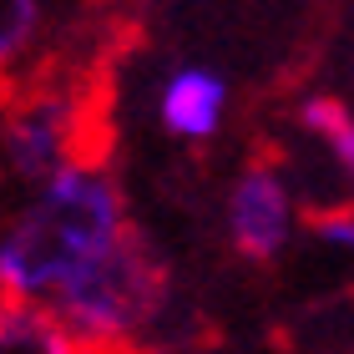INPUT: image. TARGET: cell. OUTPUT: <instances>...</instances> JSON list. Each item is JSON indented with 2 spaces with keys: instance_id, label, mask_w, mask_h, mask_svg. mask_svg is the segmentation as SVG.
<instances>
[{
  "instance_id": "cell-1",
  "label": "cell",
  "mask_w": 354,
  "mask_h": 354,
  "mask_svg": "<svg viewBox=\"0 0 354 354\" xmlns=\"http://www.w3.org/2000/svg\"><path fill=\"white\" fill-rule=\"evenodd\" d=\"M137 223L102 157L0 203V294L51 304L82 268L117 248Z\"/></svg>"
},
{
  "instance_id": "cell-2",
  "label": "cell",
  "mask_w": 354,
  "mask_h": 354,
  "mask_svg": "<svg viewBox=\"0 0 354 354\" xmlns=\"http://www.w3.org/2000/svg\"><path fill=\"white\" fill-rule=\"evenodd\" d=\"M46 309H56L61 324L96 354L147 349L142 334L167 309V268L157 248L132 228L117 248H106L91 268L76 273Z\"/></svg>"
},
{
  "instance_id": "cell-3",
  "label": "cell",
  "mask_w": 354,
  "mask_h": 354,
  "mask_svg": "<svg viewBox=\"0 0 354 354\" xmlns=\"http://www.w3.org/2000/svg\"><path fill=\"white\" fill-rule=\"evenodd\" d=\"M96 157V117L76 82L26 76L0 91V203Z\"/></svg>"
},
{
  "instance_id": "cell-4",
  "label": "cell",
  "mask_w": 354,
  "mask_h": 354,
  "mask_svg": "<svg viewBox=\"0 0 354 354\" xmlns=\"http://www.w3.org/2000/svg\"><path fill=\"white\" fill-rule=\"evenodd\" d=\"M294 218H299L294 187L273 162H248L228 187V238L253 263H268L288 248Z\"/></svg>"
},
{
  "instance_id": "cell-5",
  "label": "cell",
  "mask_w": 354,
  "mask_h": 354,
  "mask_svg": "<svg viewBox=\"0 0 354 354\" xmlns=\"http://www.w3.org/2000/svg\"><path fill=\"white\" fill-rule=\"evenodd\" d=\"M157 122L172 142H213L228 122V82L213 66H172L157 86Z\"/></svg>"
},
{
  "instance_id": "cell-6",
  "label": "cell",
  "mask_w": 354,
  "mask_h": 354,
  "mask_svg": "<svg viewBox=\"0 0 354 354\" xmlns=\"http://www.w3.org/2000/svg\"><path fill=\"white\" fill-rule=\"evenodd\" d=\"M51 26H56V0H0V91L36 76Z\"/></svg>"
},
{
  "instance_id": "cell-7",
  "label": "cell",
  "mask_w": 354,
  "mask_h": 354,
  "mask_svg": "<svg viewBox=\"0 0 354 354\" xmlns=\"http://www.w3.org/2000/svg\"><path fill=\"white\" fill-rule=\"evenodd\" d=\"M0 354H96L61 324L56 309L0 294Z\"/></svg>"
},
{
  "instance_id": "cell-8",
  "label": "cell",
  "mask_w": 354,
  "mask_h": 354,
  "mask_svg": "<svg viewBox=\"0 0 354 354\" xmlns=\"http://www.w3.org/2000/svg\"><path fill=\"white\" fill-rule=\"evenodd\" d=\"M299 127L334 157V167L354 183V106H344L339 96H304V102H299Z\"/></svg>"
},
{
  "instance_id": "cell-9",
  "label": "cell",
  "mask_w": 354,
  "mask_h": 354,
  "mask_svg": "<svg viewBox=\"0 0 354 354\" xmlns=\"http://www.w3.org/2000/svg\"><path fill=\"white\" fill-rule=\"evenodd\" d=\"M314 233L329 248H354V207H324V213H314Z\"/></svg>"
},
{
  "instance_id": "cell-10",
  "label": "cell",
  "mask_w": 354,
  "mask_h": 354,
  "mask_svg": "<svg viewBox=\"0 0 354 354\" xmlns=\"http://www.w3.org/2000/svg\"><path fill=\"white\" fill-rule=\"evenodd\" d=\"M127 354H152V349H127Z\"/></svg>"
}]
</instances>
